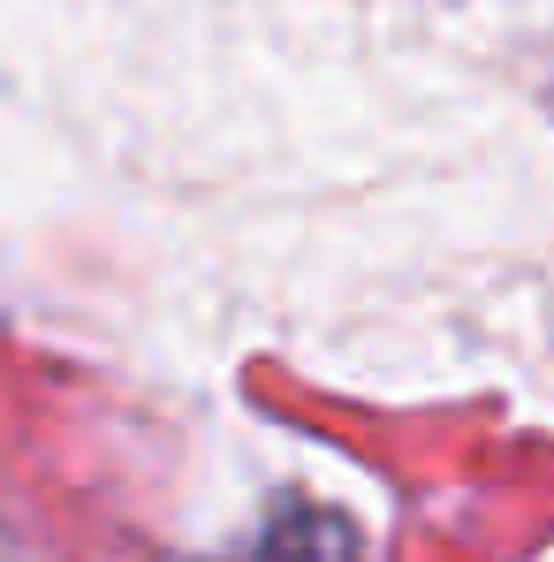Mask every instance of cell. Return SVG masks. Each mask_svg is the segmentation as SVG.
Listing matches in <instances>:
<instances>
[{"mask_svg":"<svg viewBox=\"0 0 554 562\" xmlns=\"http://www.w3.org/2000/svg\"><path fill=\"white\" fill-rule=\"evenodd\" d=\"M327 540V525L312 517V525H296V532H274L267 548H259V562H342L335 548H319Z\"/></svg>","mask_w":554,"mask_h":562,"instance_id":"obj_1","label":"cell"}]
</instances>
